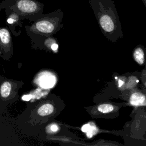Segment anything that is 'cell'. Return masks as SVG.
<instances>
[{
  "instance_id": "cell-1",
  "label": "cell",
  "mask_w": 146,
  "mask_h": 146,
  "mask_svg": "<svg viewBox=\"0 0 146 146\" xmlns=\"http://www.w3.org/2000/svg\"><path fill=\"white\" fill-rule=\"evenodd\" d=\"M103 32L112 34L120 30V23L113 0H88Z\"/></svg>"
},
{
  "instance_id": "cell-2",
  "label": "cell",
  "mask_w": 146,
  "mask_h": 146,
  "mask_svg": "<svg viewBox=\"0 0 146 146\" xmlns=\"http://www.w3.org/2000/svg\"><path fill=\"white\" fill-rule=\"evenodd\" d=\"M63 15L62 10L58 9L37 20L30 29L33 33L38 34H51L60 27Z\"/></svg>"
},
{
  "instance_id": "cell-3",
  "label": "cell",
  "mask_w": 146,
  "mask_h": 146,
  "mask_svg": "<svg viewBox=\"0 0 146 146\" xmlns=\"http://www.w3.org/2000/svg\"><path fill=\"white\" fill-rule=\"evenodd\" d=\"M13 7L21 15L32 16L42 14L43 5L35 0H16Z\"/></svg>"
},
{
  "instance_id": "cell-4",
  "label": "cell",
  "mask_w": 146,
  "mask_h": 146,
  "mask_svg": "<svg viewBox=\"0 0 146 146\" xmlns=\"http://www.w3.org/2000/svg\"><path fill=\"white\" fill-rule=\"evenodd\" d=\"M38 84L44 88H52L56 83L55 76L50 72H42L38 78Z\"/></svg>"
},
{
  "instance_id": "cell-5",
  "label": "cell",
  "mask_w": 146,
  "mask_h": 146,
  "mask_svg": "<svg viewBox=\"0 0 146 146\" xmlns=\"http://www.w3.org/2000/svg\"><path fill=\"white\" fill-rule=\"evenodd\" d=\"M13 84L10 81H4L0 86V96L3 99L8 98L13 92Z\"/></svg>"
},
{
  "instance_id": "cell-6",
  "label": "cell",
  "mask_w": 146,
  "mask_h": 146,
  "mask_svg": "<svg viewBox=\"0 0 146 146\" xmlns=\"http://www.w3.org/2000/svg\"><path fill=\"white\" fill-rule=\"evenodd\" d=\"M0 39L1 44L5 50L9 51L11 45V36L8 30L5 28L0 29Z\"/></svg>"
},
{
  "instance_id": "cell-7",
  "label": "cell",
  "mask_w": 146,
  "mask_h": 146,
  "mask_svg": "<svg viewBox=\"0 0 146 146\" xmlns=\"http://www.w3.org/2000/svg\"><path fill=\"white\" fill-rule=\"evenodd\" d=\"M54 111V106L48 103L41 105L37 110V113L40 116H46L52 114Z\"/></svg>"
},
{
  "instance_id": "cell-8",
  "label": "cell",
  "mask_w": 146,
  "mask_h": 146,
  "mask_svg": "<svg viewBox=\"0 0 146 146\" xmlns=\"http://www.w3.org/2000/svg\"><path fill=\"white\" fill-rule=\"evenodd\" d=\"M81 129L84 133H86L88 138L92 137L98 132V128L93 123H88L83 125Z\"/></svg>"
},
{
  "instance_id": "cell-9",
  "label": "cell",
  "mask_w": 146,
  "mask_h": 146,
  "mask_svg": "<svg viewBox=\"0 0 146 146\" xmlns=\"http://www.w3.org/2000/svg\"><path fill=\"white\" fill-rule=\"evenodd\" d=\"M145 96L140 92H134L130 97V103L133 106H141L144 104Z\"/></svg>"
},
{
  "instance_id": "cell-10",
  "label": "cell",
  "mask_w": 146,
  "mask_h": 146,
  "mask_svg": "<svg viewBox=\"0 0 146 146\" xmlns=\"http://www.w3.org/2000/svg\"><path fill=\"white\" fill-rule=\"evenodd\" d=\"M133 58L139 64H143L144 62V53L143 49L140 47H137L133 51Z\"/></svg>"
},
{
  "instance_id": "cell-11",
  "label": "cell",
  "mask_w": 146,
  "mask_h": 146,
  "mask_svg": "<svg viewBox=\"0 0 146 146\" xmlns=\"http://www.w3.org/2000/svg\"><path fill=\"white\" fill-rule=\"evenodd\" d=\"M113 106L110 104H103L99 106L97 108V110L99 112L103 113H109L113 110Z\"/></svg>"
},
{
  "instance_id": "cell-12",
  "label": "cell",
  "mask_w": 146,
  "mask_h": 146,
  "mask_svg": "<svg viewBox=\"0 0 146 146\" xmlns=\"http://www.w3.org/2000/svg\"><path fill=\"white\" fill-rule=\"evenodd\" d=\"M49 128H48V129L49 131L51 132H57L59 129V127L56 124H52L48 126Z\"/></svg>"
},
{
  "instance_id": "cell-13",
  "label": "cell",
  "mask_w": 146,
  "mask_h": 146,
  "mask_svg": "<svg viewBox=\"0 0 146 146\" xmlns=\"http://www.w3.org/2000/svg\"><path fill=\"white\" fill-rule=\"evenodd\" d=\"M17 19V15L15 13H13V14H11L10 17L8 18L7 19V22L10 24H12L15 21H16Z\"/></svg>"
},
{
  "instance_id": "cell-14",
  "label": "cell",
  "mask_w": 146,
  "mask_h": 146,
  "mask_svg": "<svg viewBox=\"0 0 146 146\" xmlns=\"http://www.w3.org/2000/svg\"><path fill=\"white\" fill-rule=\"evenodd\" d=\"M33 96L31 95H24L22 97V99L25 101H29L32 98Z\"/></svg>"
},
{
  "instance_id": "cell-15",
  "label": "cell",
  "mask_w": 146,
  "mask_h": 146,
  "mask_svg": "<svg viewBox=\"0 0 146 146\" xmlns=\"http://www.w3.org/2000/svg\"><path fill=\"white\" fill-rule=\"evenodd\" d=\"M58 45L56 43H55L52 44L51 46V48L52 50L54 51H56V50H58Z\"/></svg>"
},
{
  "instance_id": "cell-16",
  "label": "cell",
  "mask_w": 146,
  "mask_h": 146,
  "mask_svg": "<svg viewBox=\"0 0 146 146\" xmlns=\"http://www.w3.org/2000/svg\"><path fill=\"white\" fill-rule=\"evenodd\" d=\"M142 1H143V3H144V5H145V6L146 7V0H142Z\"/></svg>"
}]
</instances>
